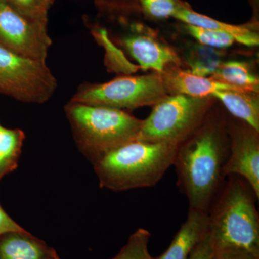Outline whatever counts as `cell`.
I'll return each mask as SVG.
<instances>
[{
  "instance_id": "17",
  "label": "cell",
  "mask_w": 259,
  "mask_h": 259,
  "mask_svg": "<svg viewBox=\"0 0 259 259\" xmlns=\"http://www.w3.org/2000/svg\"><path fill=\"white\" fill-rule=\"evenodd\" d=\"M25 139L21 130L6 128L0 124V181L18 168Z\"/></svg>"
},
{
  "instance_id": "5",
  "label": "cell",
  "mask_w": 259,
  "mask_h": 259,
  "mask_svg": "<svg viewBox=\"0 0 259 259\" xmlns=\"http://www.w3.org/2000/svg\"><path fill=\"white\" fill-rule=\"evenodd\" d=\"M209 97L168 95L153 105L136 140L180 144L203 122L210 106Z\"/></svg>"
},
{
  "instance_id": "3",
  "label": "cell",
  "mask_w": 259,
  "mask_h": 259,
  "mask_svg": "<svg viewBox=\"0 0 259 259\" xmlns=\"http://www.w3.org/2000/svg\"><path fill=\"white\" fill-rule=\"evenodd\" d=\"M179 144L134 140L95 162L102 188L115 192L156 185L173 166Z\"/></svg>"
},
{
  "instance_id": "20",
  "label": "cell",
  "mask_w": 259,
  "mask_h": 259,
  "mask_svg": "<svg viewBox=\"0 0 259 259\" xmlns=\"http://www.w3.org/2000/svg\"><path fill=\"white\" fill-rule=\"evenodd\" d=\"M25 18L48 25L49 13L55 0H0Z\"/></svg>"
},
{
  "instance_id": "18",
  "label": "cell",
  "mask_w": 259,
  "mask_h": 259,
  "mask_svg": "<svg viewBox=\"0 0 259 259\" xmlns=\"http://www.w3.org/2000/svg\"><path fill=\"white\" fill-rule=\"evenodd\" d=\"M222 53L218 49L206 46L194 45L187 56L188 72L196 76L207 77L211 76L222 63Z\"/></svg>"
},
{
  "instance_id": "4",
  "label": "cell",
  "mask_w": 259,
  "mask_h": 259,
  "mask_svg": "<svg viewBox=\"0 0 259 259\" xmlns=\"http://www.w3.org/2000/svg\"><path fill=\"white\" fill-rule=\"evenodd\" d=\"M65 113L76 145L95 163L107 153L137 138L143 120L125 110L70 100Z\"/></svg>"
},
{
  "instance_id": "19",
  "label": "cell",
  "mask_w": 259,
  "mask_h": 259,
  "mask_svg": "<svg viewBox=\"0 0 259 259\" xmlns=\"http://www.w3.org/2000/svg\"><path fill=\"white\" fill-rule=\"evenodd\" d=\"M145 16L153 20L175 18L187 3L182 0H135Z\"/></svg>"
},
{
  "instance_id": "23",
  "label": "cell",
  "mask_w": 259,
  "mask_h": 259,
  "mask_svg": "<svg viewBox=\"0 0 259 259\" xmlns=\"http://www.w3.org/2000/svg\"><path fill=\"white\" fill-rule=\"evenodd\" d=\"M214 248L209 231L191 253L189 259H212Z\"/></svg>"
},
{
  "instance_id": "25",
  "label": "cell",
  "mask_w": 259,
  "mask_h": 259,
  "mask_svg": "<svg viewBox=\"0 0 259 259\" xmlns=\"http://www.w3.org/2000/svg\"><path fill=\"white\" fill-rule=\"evenodd\" d=\"M23 231L25 229L10 218L0 205V236L9 232Z\"/></svg>"
},
{
  "instance_id": "13",
  "label": "cell",
  "mask_w": 259,
  "mask_h": 259,
  "mask_svg": "<svg viewBox=\"0 0 259 259\" xmlns=\"http://www.w3.org/2000/svg\"><path fill=\"white\" fill-rule=\"evenodd\" d=\"M51 249L25 230L0 236V259H48Z\"/></svg>"
},
{
  "instance_id": "16",
  "label": "cell",
  "mask_w": 259,
  "mask_h": 259,
  "mask_svg": "<svg viewBox=\"0 0 259 259\" xmlns=\"http://www.w3.org/2000/svg\"><path fill=\"white\" fill-rule=\"evenodd\" d=\"M209 78L242 91L258 93V77L251 72L249 65L245 62L236 61L222 62Z\"/></svg>"
},
{
  "instance_id": "12",
  "label": "cell",
  "mask_w": 259,
  "mask_h": 259,
  "mask_svg": "<svg viewBox=\"0 0 259 259\" xmlns=\"http://www.w3.org/2000/svg\"><path fill=\"white\" fill-rule=\"evenodd\" d=\"M170 95H188L194 97H208L223 90H238L234 87L220 82L211 78L202 77L181 70H167L161 74Z\"/></svg>"
},
{
  "instance_id": "26",
  "label": "cell",
  "mask_w": 259,
  "mask_h": 259,
  "mask_svg": "<svg viewBox=\"0 0 259 259\" xmlns=\"http://www.w3.org/2000/svg\"><path fill=\"white\" fill-rule=\"evenodd\" d=\"M48 259H60L59 255L56 253V250L52 248L51 250L50 254H49V258Z\"/></svg>"
},
{
  "instance_id": "27",
  "label": "cell",
  "mask_w": 259,
  "mask_h": 259,
  "mask_svg": "<svg viewBox=\"0 0 259 259\" xmlns=\"http://www.w3.org/2000/svg\"><path fill=\"white\" fill-rule=\"evenodd\" d=\"M250 4L252 7L254 8L255 10H258V0H249Z\"/></svg>"
},
{
  "instance_id": "10",
  "label": "cell",
  "mask_w": 259,
  "mask_h": 259,
  "mask_svg": "<svg viewBox=\"0 0 259 259\" xmlns=\"http://www.w3.org/2000/svg\"><path fill=\"white\" fill-rule=\"evenodd\" d=\"M135 31L120 39L130 55L142 69L154 70L163 74L171 65L180 64L175 51L161 42L153 32L136 27Z\"/></svg>"
},
{
  "instance_id": "6",
  "label": "cell",
  "mask_w": 259,
  "mask_h": 259,
  "mask_svg": "<svg viewBox=\"0 0 259 259\" xmlns=\"http://www.w3.org/2000/svg\"><path fill=\"white\" fill-rule=\"evenodd\" d=\"M170 95L161 74L121 76L103 83H86L78 88L71 101L134 110L153 106Z\"/></svg>"
},
{
  "instance_id": "8",
  "label": "cell",
  "mask_w": 259,
  "mask_h": 259,
  "mask_svg": "<svg viewBox=\"0 0 259 259\" xmlns=\"http://www.w3.org/2000/svg\"><path fill=\"white\" fill-rule=\"evenodd\" d=\"M51 45L48 25L25 18L0 1V47L24 57L47 61Z\"/></svg>"
},
{
  "instance_id": "9",
  "label": "cell",
  "mask_w": 259,
  "mask_h": 259,
  "mask_svg": "<svg viewBox=\"0 0 259 259\" xmlns=\"http://www.w3.org/2000/svg\"><path fill=\"white\" fill-rule=\"evenodd\" d=\"M258 131L241 121L231 125L229 134V153L223 175L241 177L250 185L259 198Z\"/></svg>"
},
{
  "instance_id": "11",
  "label": "cell",
  "mask_w": 259,
  "mask_h": 259,
  "mask_svg": "<svg viewBox=\"0 0 259 259\" xmlns=\"http://www.w3.org/2000/svg\"><path fill=\"white\" fill-rule=\"evenodd\" d=\"M208 212L189 209L182 225L166 251L156 259H189L191 253L208 232Z\"/></svg>"
},
{
  "instance_id": "15",
  "label": "cell",
  "mask_w": 259,
  "mask_h": 259,
  "mask_svg": "<svg viewBox=\"0 0 259 259\" xmlns=\"http://www.w3.org/2000/svg\"><path fill=\"white\" fill-rule=\"evenodd\" d=\"M257 93L238 90H223L212 96L222 102L228 112L259 132V100Z\"/></svg>"
},
{
  "instance_id": "22",
  "label": "cell",
  "mask_w": 259,
  "mask_h": 259,
  "mask_svg": "<svg viewBox=\"0 0 259 259\" xmlns=\"http://www.w3.org/2000/svg\"><path fill=\"white\" fill-rule=\"evenodd\" d=\"M185 29L190 35L195 38L201 45L206 46L212 49H221L231 47L236 40L229 34L194 26L185 24Z\"/></svg>"
},
{
  "instance_id": "21",
  "label": "cell",
  "mask_w": 259,
  "mask_h": 259,
  "mask_svg": "<svg viewBox=\"0 0 259 259\" xmlns=\"http://www.w3.org/2000/svg\"><path fill=\"white\" fill-rule=\"evenodd\" d=\"M150 238L151 233L148 230L139 228L129 237L127 243L112 259H156L148 250Z\"/></svg>"
},
{
  "instance_id": "24",
  "label": "cell",
  "mask_w": 259,
  "mask_h": 259,
  "mask_svg": "<svg viewBox=\"0 0 259 259\" xmlns=\"http://www.w3.org/2000/svg\"><path fill=\"white\" fill-rule=\"evenodd\" d=\"M212 259H259V257L243 250H214Z\"/></svg>"
},
{
  "instance_id": "1",
  "label": "cell",
  "mask_w": 259,
  "mask_h": 259,
  "mask_svg": "<svg viewBox=\"0 0 259 259\" xmlns=\"http://www.w3.org/2000/svg\"><path fill=\"white\" fill-rule=\"evenodd\" d=\"M205 119V118H204ZM223 126L203 122L177 147L173 166L177 185L190 208L208 212L226 177L223 168L229 153Z\"/></svg>"
},
{
  "instance_id": "7",
  "label": "cell",
  "mask_w": 259,
  "mask_h": 259,
  "mask_svg": "<svg viewBox=\"0 0 259 259\" xmlns=\"http://www.w3.org/2000/svg\"><path fill=\"white\" fill-rule=\"evenodd\" d=\"M57 85L47 61L24 57L0 47V93L25 103L44 104Z\"/></svg>"
},
{
  "instance_id": "2",
  "label": "cell",
  "mask_w": 259,
  "mask_h": 259,
  "mask_svg": "<svg viewBox=\"0 0 259 259\" xmlns=\"http://www.w3.org/2000/svg\"><path fill=\"white\" fill-rule=\"evenodd\" d=\"M208 211L214 250H243L259 257L258 199L241 177H227Z\"/></svg>"
},
{
  "instance_id": "14",
  "label": "cell",
  "mask_w": 259,
  "mask_h": 259,
  "mask_svg": "<svg viewBox=\"0 0 259 259\" xmlns=\"http://www.w3.org/2000/svg\"><path fill=\"white\" fill-rule=\"evenodd\" d=\"M175 19L187 25H194L200 28L212 29L229 34L235 38L236 42L246 47H257L259 44L258 32L254 31L248 25H231L214 20L207 15L196 13L190 5L182 8L175 15Z\"/></svg>"
}]
</instances>
